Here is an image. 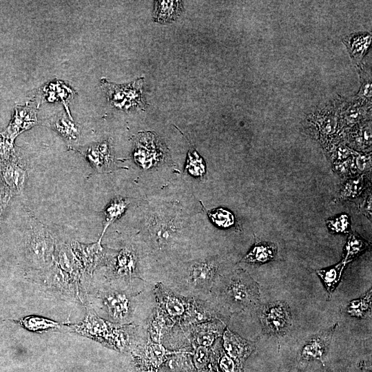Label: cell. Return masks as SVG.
<instances>
[{
	"mask_svg": "<svg viewBox=\"0 0 372 372\" xmlns=\"http://www.w3.org/2000/svg\"><path fill=\"white\" fill-rule=\"evenodd\" d=\"M70 247L85 275L91 278L96 267L106 260V253L101 240L91 244H83L77 240L69 242Z\"/></svg>",
	"mask_w": 372,
	"mask_h": 372,
	"instance_id": "7c38bea8",
	"label": "cell"
},
{
	"mask_svg": "<svg viewBox=\"0 0 372 372\" xmlns=\"http://www.w3.org/2000/svg\"><path fill=\"white\" fill-rule=\"evenodd\" d=\"M220 366L224 372H234V360L227 354H223L220 361Z\"/></svg>",
	"mask_w": 372,
	"mask_h": 372,
	"instance_id": "d590c367",
	"label": "cell"
},
{
	"mask_svg": "<svg viewBox=\"0 0 372 372\" xmlns=\"http://www.w3.org/2000/svg\"><path fill=\"white\" fill-rule=\"evenodd\" d=\"M79 152L90 165L99 172L107 171L113 163V156L107 141L92 144L79 149Z\"/></svg>",
	"mask_w": 372,
	"mask_h": 372,
	"instance_id": "ac0fdd59",
	"label": "cell"
},
{
	"mask_svg": "<svg viewBox=\"0 0 372 372\" xmlns=\"http://www.w3.org/2000/svg\"><path fill=\"white\" fill-rule=\"evenodd\" d=\"M163 152V145L154 133L142 132L135 141L133 156L138 165L149 168L160 161Z\"/></svg>",
	"mask_w": 372,
	"mask_h": 372,
	"instance_id": "30bf717a",
	"label": "cell"
},
{
	"mask_svg": "<svg viewBox=\"0 0 372 372\" xmlns=\"http://www.w3.org/2000/svg\"><path fill=\"white\" fill-rule=\"evenodd\" d=\"M183 10L180 1H156L153 18L160 23H171L180 15Z\"/></svg>",
	"mask_w": 372,
	"mask_h": 372,
	"instance_id": "44dd1931",
	"label": "cell"
},
{
	"mask_svg": "<svg viewBox=\"0 0 372 372\" xmlns=\"http://www.w3.org/2000/svg\"><path fill=\"white\" fill-rule=\"evenodd\" d=\"M207 302L215 311L218 307L231 313L248 311L260 302L259 286L247 272L238 269L219 277Z\"/></svg>",
	"mask_w": 372,
	"mask_h": 372,
	"instance_id": "6da1fadb",
	"label": "cell"
},
{
	"mask_svg": "<svg viewBox=\"0 0 372 372\" xmlns=\"http://www.w3.org/2000/svg\"><path fill=\"white\" fill-rule=\"evenodd\" d=\"M142 293L126 291L112 287H105L97 293L101 309L109 321L120 324H134L136 297Z\"/></svg>",
	"mask_w": 372,
	"mask_h": 372,
	"instance_id": "5b68a950",
	"label": "cell"
},
{
	"mask_svg": "<svg viewBox=\"0 0 372 372\" xmlns=\"http://www.w3.org/2000/svg\"><path fill=\"white\" fill-rule=\"evenodd\" d=\"M137 351L141 352L146 362L150 365L157 367L164 360L165 356L170 353L160 343L148 341L144 344H138Z\"/></svg>",
	"mask_w": 372,
	"mask_h": 372,
	"instance_id": "cb8c5ba5",
	"label": "cell"
},
{
	"mask_svg": "<svg viewBox=\"0 0 372 372\" xmlns=\"http://www.w3.org/2000/svg\"><path fill=\"white\" fill-rule=\"evenodd\" d=\"M223 347L227 355L240 364L255 350L256 343L246 340L225 327L223 333Z\"/></svg>",
	"mask_w": 372,
	"mask_h": 372,
	"instance_id": "2e32d148",
	"label": "cell"
},
{
	"mask_svg": "<svg viewBox=\"0 0 372 372\" xmlns=\"http://www.w3.org/2000/svg\"><path fill=\"white\" fill-rule=\"evenodd\" d=\"M37 123L35 107L32 105L17 107L12 119L2 136L13 142L19 134L32 128Z\"/></svg>",
	"mask_w": 372,
	"mask_h": 372,
	"instance_id": "9a60e30c",
	"label": "cell"
},
{
	"mask_svg": "<svg viewBox=\"0 0 372 372\" xmlns=\"http://www.w3.org/2000/svg\"><path fill=\"white\" fill-rule=\"evenodd\" d=\"M328 228L331 232L347 234L351 229L350 218L347 214H341L326 221Z\"/></svg>",
	"mask_w": 372,
	"mask_h": 372,
	"instance_id": "1f68e13d",
	"label": "cell"
},
{
	"mask_svg": "<svg viewBox=\"0 0 372 372\" xmlns=\"http://www.w3.org/2000/svg\"><path fill=\"white\" fill-rule=\"evenodd\" d=\"M341 101L338 98L316 107L303 121L304 132L318 142L326 156L342 142L339 121Z\"/></svg>",
	"mask_w": 372,
	"mask_h": 372,
	"instance_id": "3957f363",
	"label": "cell"
},
{
	"mask_svg": "<svg viewBox=\"0 0 372 372\" xmlns=\"http://www.w3.org/2000/svg\"><path fill=\"white\" fill-rule=\"evenodd\" d=\"M135 324H120L105 320L92 309L87 311L80 322L71 324L73 332L99 342L107 347L121 351L131 344L129 328Z\"/></svg>",
	"mask_w": 372,
	"mask_h": 372,
	"instance_id": "277c9868",
	"label": "cell"
},
{
	"mask_svg": "<svg viewBox=\"0 0 372 372\" xmlns=\"http://www.w3.org/2000/svg\"><path fill=\"white\" fill-rule=\"evenodd\" d=\"M101 83L108 101L114 107L122 110H144L147 107L143 90V77L126 85L115 84L105 79H101Z\"/></svg>",
	"mask_w": 372,
	"mask_h": 372,
	"instance_id": "52a82bcc",
	"label": "cell"
},
{
	"mask_svg": "<svg viewBox=\"0 0 372 372\" xmlns=\"http://www.w3.org/2000/svg\"><path fill=\"white\" fill-rule=\"evenodd\" d=\"M129 203L130 202L127 198L117 197L112 199L107 205L104 210V226L99 238L100 240L102 239L108 227L124 214Z\"/></svg>",
	"mask_w": 372,
	"mask_h": 372,
	"instance_id": "d4e9b609",
	"label": "cell"
},
{
	"mask_svg": "<svg viewBox=\"0 0 372 372\" xmlns=\"http://www.w3.org/2000/svg\"><path fill=\"white\" fill-rule=\"evenodd\" d=\"M371 104L355 96L350 100L342 99L339 112L340 133L342 140L344 134L351 128L371 120Z\"/></svg>",
	"mask_w": 372,
	"mask_h": 372,
	"instance_id": "8fae6325",
	"label": "cell"
},
{
	"mask_svg": "<svg viewBox=\"0 0 372 372\" xmlns=\"http://www.w3.org/2000/svg\"><path fill=\"white\" fill-rule=\"evenodd\" d=\"M358 93L355 98L371 104V76L364 77Z\"/></svg>",
	"mask_w": 372,
	"mask_h": 372,
	"instance_id": "836d02e7",
	"label": "cell"
},
{
	"mask_svg": "<svg viewBox=\"0 0 372 372\" xmlns=\"http://www.w3.org/2000/svg\"><path fill=\"white\" fill-rule=\"evenodd\" d=\"M366 174L349 178L340 187L336 200H351L358 197L369 185Z\"/></svg>",
	"mask_w": 372,
	"mask_h": 372,
	"instance_id": "603a6c76",
	"label": "cell"
},
{
	"mask_svg": "<svg viewBox=\"0 0 372 372\" xmlns=\"http://www.w3.org/2000/svg\"><path fill=\"white\" fill-rule=\"evenodd\" d=\"M346 264L342 260L332 267L316 271L322 279L327 291L331 294L340 282Z\"/></svg>",
	"mask_w": 372,
	"mask_h": 372,
	"instance_id": "4316f807",
	"label": "cell"
},
{
	"mask_svg": "<svg viewBox=\"0 0 372 372\" xmlns=\"http://www.w3.org/2000/svg\"><path fill=\"white\" fill-rule=\"evenodd\" d=\"M337 325L338 323L319 332L307 341L300 353L302 362L306 363L313 360L323 362Z\"/></svg>",
	"mask_w": 372,
	"mask_h": 372,
	"instance_id": "5bb4252c",
	"label": "cell"
},
{
	"mask_svg": "<svg viewBox=\"0 0 372 372\" xmlns=\"http://www.w3.org/2000/svg\"><path fill=\"white\" fill-rule=\"evenodd\" d=\"M27 173L16 154L0 163V192L10 196L19 195L23 191Z\"/></svg>",
	"mask_w": 372,
	"mask_h": 372,
	"instance_id": "9c48e42d",
	"label": "cell"
},
{
	"mask_svg": "<svg viewBox=\"0 0 372 372\" xmlns=\"http://www.w3.org/2000/svg\"><path fill=\"white\" fill-rule=\"evenodd\" d=\"M369 247V244L367 241L358 234L352 233L347 239L344 258L342 260L346 265L349 263L364 252Z\"/></svg>",
	"mask_w": 372,
	"mask_h": 372,
	"instance_id": "83f0119b",
	"label": "cell"
},
{
	"mask_svg": "<svg viewBox=\"0 0 372 372\" xmlns=\"http://www.w3.org/2000/svg\"><path fill=\"white\" fill-rule=\"evenodd\" d=\"M220 269L216 258L192 260L176 271L169 282L163 285L185 298L207 302L214 285L223 274Z\"/></svg>",
	"mask_w": 372,
	"mask_h": 372,
	"instance_id": "7a4b0ae2",
	"label": "cell"
},
{
	"mask_svg": "<svg viewBox=\"0 0 372 372\" xmlns=\"http://www.w3.org/2000/svg\"><path fill=\"white\" fill-rule=\"evenodd\" d=\"M112 277L130 282L137 278L142 280L138 269V257L131 247H125L116 254L112 264Z\"/></svg>",
	"mask_w": 372,
	"mask_h": 372,
	"instance_id": "4fadbf2b",
	"label": "cell"
},
{
	"mask_svg": "<svg viewBox=\"0 0 372 372\" xmlns=\"http://www.w3.org/2000/svg\"><path fill=\"white\" fill-rule=\"evenodd\" d=\"M52 127L68 140H76L79 135L76 125L65 114L57 116L52 122Z\"/></svg>",
	"mask_w": 372,
	"mask_h": 372,
	"instance_id": "f1b7e54d",
	"label": "cell"
},
{
	"mask_svg": "<svg viewBox=\"0 0 372 372\" xmlns=\"http://www.w3.org/2000/svg\"><path fill=\"white\" fill-rule=\"evenodd\" d=\"M212 222L218 227L227 228L234 224V215L227 209L218 208L208 212Z\"/></svg>",
	"mask_w": 372,
	"mask_h": 372,
	"instance_id": "4dcf8cb0",
	"label": "cell"
},
{
	"mask_svg": "<svg viewBox=\"0 0 372 372\" xmlns=\"http://www.w3.org/2000/svg\"><path fill=\"white\" fill-rule=\"evenodd\" d=\"M185 169L195 177H200L205 172V165L203 158L193 148L188 152Z\"/></svg>",
	"mask_w": 372,
	"mask_h": 372,
	"instance_id": "f546056e",
	"label": "cell"
},
{
	"mask_svg": "<svg viewBox=\"0 0 372 372\" xmlns=\"http://www.w3.org/2000/svg\"><path fill=\"white\" fill-rule=\"evenodd\" d=\"M343 41L351 58L359 63L369 49L371 35L366 32L352 34Z\"/></svg>",
	"mask_w": 372,
	"mask_h": 372,
	"instance_id": "7402d4cb",
	"label": "cell"
},
{
	"mask_svg": "<svg viewBox=\"0 0 372 372\" xmlns=\"http://www.w3.org/2000/svg\"><path fill=\"white\" fill-rule=\"evenodd\" d=\"M354 162L358 174H367L371 170V152L362 153L355 151Z\"/></svg>",
	"mask_w": 372,
	"mask_h": 372,
	"instance_id": "d6a6232c",
	"label": "cell"
},
{
	"mask_svg": "<svg viewBox=\"0 0 372 372\" xmlns=\"http://www.w3.org/2000/svg\"><path fill=\"white\" fill-rule=\"evenodd\" d=\"M360 211L368 218H371V193L364 200L360 207Z\"/></svg>",
	"mask_w": 372,
	"mask_h": 372,
	"instance_id": "8d00e7d4",
	"label": "cell"
},
{
	"mask_svg": "<svg viewBox=\"0 0 372 372\" xmlns=\"http://www.w3.org/2000/svg\"><path fill=\"white\" fill-rule=\"evenodd\" d=\"M208 358V348L204 346H198L195 352L194 362L196 366L200 369L206 364Z\"/></svg>",
	"mask_w": 372,
	"mask_h": 372,
	"instance_id": "e575fe53",
	"label": "cell"
},
{
	"mask_svg": "<svg viewBox=\"0 0 372 372\" xmlns=\"http://www.w3.org/2000/svg\"><path fill=\"white\" fill-rule=\"evenodd\" d=\"M259 318L263 332L271 335H285L292 323L290 307L281 300L261 306Z\"/></svg>",
	"mask_w": 372,
	"mask_h": 372,
	"instance_id": "ba28073f",
	"label": "cell"
},
{
	"mask_svg": "<svg viewBox=\"0 0 372 372\" xmlns=\"http://www.w3.org/2000/svg\"><path fill=\"white\" fill-rule=\"evenodd\" d=\"M9 320L14 322L25 330L34 333H43L57 330L64 327H70L72 324L68 322H57L37 315H29L20 319Z\"/></svg>",
	"mask_w": 372,
	"mask_h": 372,
	"instance_id": "d6986e66",
	"label": "cell"
},
{
	"mask_svg": "<svg viewBox=\"0 0 372 372\" xmlns=\"http://www.w3.org/2000/svg\"><path fill=\"white\" fill-rule=\"evenodd\" d=\"M371 289L359 298L349 302L347 307V313L358 318H367L371 316Z\"/></svg>",
	"mask_w": 372,
	"mask_h": 372,
	"instance_id": "484cf974",
	"label": "cell"
},
{
	"mask_svg": "<svg viewBox=\"0 0 372 372\" xmlns=\"http://www.w3.org/2000/svg\"><path fill=\"white\" fill-rule=\"evenodd\" d=\"M277 245L273 242L262 241L256 238V241L241 262L249 264H264L276 259Z\"/></svg>",
	"mask_w": 372,
	"mask_h": 372,
	"instance_id": "ffe728a7",
	"label": "cell"
},
{
	"mask_svg": "<svg viewBox=\"0 0 372 372\" xmlns=\"http://www.w3.org/2000/svg\"><path fill=\"white\" fill-rule=\"evenodd\" d=\"M371 120L363 122L349 130L342 141L351 149L362 153L371 152Z\"/></svg>",
	"mask_w": 372,
	"mask_h": 372,
	"instance_id": "e0dca14e",
	"label": "cell"
},
{
	"mask_svg": "<svg viewBox=\"0 0 372 372\" xmlns=\"http://www.w3.org/2000/svg\"><path fill=\"white\" fill-rule=\"evenodd\" d=\"M56 246V241L47 227L33 219L26 246V256L30 264L43 272L52 264Z\"/></svg>",
	"mask_w": 372,
	"mask_h": 372,
	"instance_id": "8992f818",
	"label": "cell"
}]
</instances>
